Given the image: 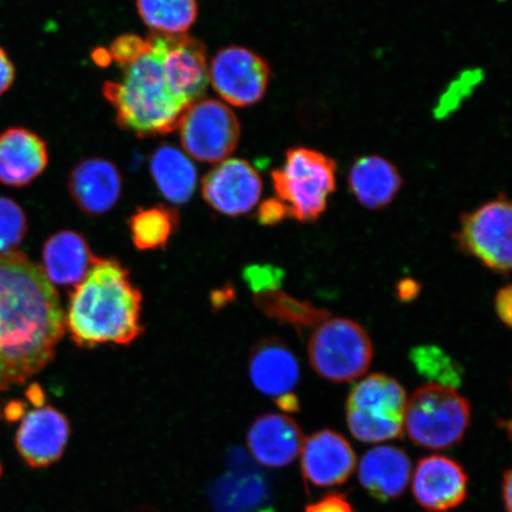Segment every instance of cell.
<instances>
[{"label": "cell", "mask_w": 512, "mask_h": 512, "mask_svg": "<svg viewBox=\"0 0 512 512\" xmlns=\"http://www.w3.org/2000/svg\"><path fill=\"white\" fill-rule=\"evenodd\" d=\"M147 37L158 51L171 93L189 107L201 100L209 85L206 46L197 38L185 34L152 32Z\"/></svg>", "instance_id": "cell-11"}, {"label": "cell", "mask_w": 512, "mask_h": 512, "mask_svg": "<svg viewBox=\"0 0 512 512\" xmlns=\"http://www.w3.org/2000/svg\"><path fill=\"white\" fill-rule=\"evenodd\" d=\"M262 179L251 163L240 158L223 160L202 181V195L220 214L236 217L249 213L262 194Z\"/></svg>", "instance_id": "cell-12"}, {"label": "cell", "mask_w": 512, "mask_h": 512, "mask_svg": "<svg viewBox=\"0 0 512 512\" xmlns=\"http://www.w3.org/2000/svg\"><path fill=\"white\" fill-rule=\"evenodd\" d=\"M70 433L67 416L59 409L43 406L23 416L16 433V448L32 469H44L63 457Z\"/></svg>", "instance_id": "cell-13"}, {"label": "cell", "mask_w": 512, "mask_h": 512, "mask_svg": "<svg viewBox=\"0 0 512 512\" xmlns=\"http://www.w3.org/2000/svg\"><path fill=\"white\" fill-rule=\"evenodd\" d=\"M121 68V80L104 85L105 99L117 113L118 125L140 138L176 131L189 106L171 93L155 47Z\"/></svg>", "instance_id": "cell-3"}, {"label": "cell", "mask_w": 512, "mask_h": 512, "mask_svg": "<svg viewBox=\"0 0 512 512\" xmlns=\"http://www.w3.org/2000/svg\"><path fill=\"white\" fill-rule=\"evenodd\" d=\"M305 512H355L354 508L342 494H331L309 505Z\"/></svg>", "instance_id": "cell-34"}, {"label": "cell", "mask_w": 512, "mask_h": 512, "mask_svg": "<svg viewBox=\"0 0 512 512\" xmlns=\"http://www.w3.org/2000/svg\"><path fill=\"white\" fill-rule=\"evenodd\" d=\"M467 485L469 477L456 460L431 456L421 459L416 466L412 490L422 508L430 512H445L465 501Z\"/></svg>", "instance_id": "cell-14"}, {"label": "cell", "mask_w": 512, "mask_h": 512, "mask_svg": "<svg viewBox=\"0 0 512 512\" xmlns=\"http://www.w3.org/2000/svg\"><path fill=\"white\" fill-rule=\"evenodd\" d=\"M25 414H27V405H25L23 401H11L4 408L5 419L9 422H15L19 419H23Z\"/></svg>", "instance_id": "cell-38"}, {"label": "cell", "mask_w": 512, "mask_h": 512, "mask_svg": "<svg viewBox=\"0 0 512 512\" xmlns=\"http://www.w3.org/2000/svg\"><path fill=\"white\" fill-rule=\"evenodd\" d=\"M68 190L83 213L100 216L118 203L123 191V177L110 160L88 158L70 172Z\"/></svg>", "instance_id": "cell-16"}, {"label": "cell", "mask_w": 512, "mask_h": 512, "mask_svg": "<svg viewBox=\"0 0 512 512\" xmlns=\"http://www.w3.org/2000/svg\"><path fill=\"white\" fill-rule=\"evenodd\" d=\"M93 60L100 67H107L112 61L110 54H108V50L105 49L94 50Z\"/></svg>", "instance_id": "cell-42"}, {"label": "cell", "mask_w": 512, "mask_h": 512, "mask_svg": "<svg viewBox=\"0 0 512 512\" xmlns=\"http://www.w3.org/2000/svg\"><path fill=\"white\" fill-rule=\"evenodd\" d=\"M25 395H27L29 401L36 408L43 407L44 401H46V396H44L43 389L38 386L37 383L31 384Z\"/></svg>", "instance_id": "cell-41"}, {"label": "cell", "mask_w": 512, "mask_h": 512, "mask_svg": "<svg viewBox=\"0 0 512 512\" xmlns=\"http://www.w3.org/2000/svg\"><path fill=\"white\" fill-rule=\"evenodd\" d=\"M95 255L83 236L62 230L44 243L43 272L51 284L79 285L91 270Z\"/></svg>", "instance_id": "cell-23"}, {"label": "cell", "mask_w": 512, "mask_h": 512, "mask_svg": "<svg viewBox=\"0 0 512 512\" xmlns=\"http://www.w3.org/2000/svg\"><path fill=\"white\" fill-rule=\"evenodd\" d=\"M471 421V405L457 389L428 383L407 399L408 438L428 450H446L463 440Z\"/></svg>", "instance_id": "cell-5"}, {"label": "cell", "mask_w": 512, "mask_h": 512, "mask_svg": "<svg viewBox=\"0 0 512 512\" xmlns=\"http://www.w3.org/2000/svg\"><path fill=\"white\" fill-rule=\"evenodd\" d=\"M16 70L6 51L0 47V96L9 91L14 85Z\"/></svg>", "instance_id": "cell-36"}, {"label": "cell", "mask_w": 512, "mask_h": 512, "mask_svg": "<svg viewBox=\"0 0 512 512\" xmlns=\"http://www.w3.org/2000/svg\"><path fill=\"white\" fill-rule=\"evenodd\" d=\"M53 284L27 255H0V392L22 386L53 361L64 335Z\"/></svg>", "instance_id": "cell-1"}, {"label": "cell", "mask_w": 512, "mask_h": 512, "mask_svg": "<svg viewBox=\"0 0 512 512\" xmlns=\"http://www.w3.org/2000/svg\"><path fill=\"white\" fill-rule=\"evenodd\" d=\"M271 177L288 217L310 223L328 209L329 198L337 188V164L323 152L297 146L287 150L284 164L272 171Z\"/></svg>", "instance_id": "cell-4"}, {"label": "cell", "mask_w": 512, "mask_h": 512, "mask_svg": "<svg viewBox=\"0 0 512 512\" xmlns=\"http://www.w3.org/2000/svg\"><path fill=\"white\" fill-rule=\"evenodd\" d=\"M479 76L475 72L464 74L460 80L454 82L450 91H448L443 101L440 102L437 113L446 115V113L454 110L458 106L460 100L464 99V95L469 94L471 88L476 85Z\"/></svg>", "instance_id": "cell-32"}, {"label": "cell", "mask_w": 512, "mask_h": 512, "mask_svg": "<svg viewBox=\"0 0 512 512\" xmlns=\"http://www.w3.org/2000/svg\"><path fill=\"white\" fill-rule=\"evenodd\" d=\"M288 217L287 209L283 202H280L277 197L268 198L261 204L256 219L262 226H274Z\"/></svg>", "instance_id": "cell-33"}, {"label": "cell", "mask_w": 512, "mask_h": 512, "mask_svg": "<svg viewBox=\"0 0 512 512\" xmlns=\"http://www.w3.org/2000/svg\"><path fill=\"white\" fill-rule=\"evenodd\" d=\"M503 502H504V508L505 512H511L512 511V473L510 470H507L504 472L503 475Z\"/></svg>", "instance_id": "cell-40"}, {"label": "cell", "mask_w": 512, "mask_h": 512, "mask_svg": "<svg viewBox=\"0 0 512 512\" xmlns=\"http://www.w3.org/2000/svg\"><path fill=\"white\" fill-rule=\"evenodd\" d=\"M27 216L19 204L0 197V255L17 252L28 233Z\"/></svg>", "instance_id": "cell-29"}, {"label": "cell", "mask_w": 512, "mask_h": 512, "mask_svg": "<svg viewBox=\"0 0 512 512\" xmlns=\"http://www.w3.org/2000/svg\"><path fill=\"white\" fill-rule=\"evenodd\" d=\"M406 390L394 377L371 374L352 388L345 411L352 435L362 443L377 444L402 437Z\"/></svg>", "instance_id": "cell-6"}, {"label": "cell", "mask_w": 512, "mask_h": 512, "mask_svg": "<svg viewBox=\"0 0 512 512\" xmlns=\"http://www.w3.org/2000/svg\"><path fill=\"white\" fill-rule=\"evenodd\" d=\"M495 311L498 318L502 320V323L510 328L512 322L511 285L505 286L497 292L495 297Z\"/></svg>", "instance_id": "cell-35"}, {"label": "cell", "mask_w": 512, "mask_h": 512, "mask_svg": "<svg viewBox=\"0 0 512 512\" xmlns=\"http://www.w3.org/2000/svg\"><path fill=\"white\" fill-rule=\"evenodd\" d=\"M150 166L153 181L166 200L175 204L191 200L197 187V170L182 151L170 145L159 146Z\"/></svg>", "instance_id": "cell-24"}, {"label": "cell", "mask_w": 512, "mask_h": 512, "mask_svg": "<svg viewBox=\"0 0 512 512\" xmlns=\"http://www.w3.org/2000/svg\"><path fill=\"white\" fill-rule=\"evenodd\" d=\"M183 149L201 163L219 164L239 146L241 125L238 117L223 102L198 100L183 115L179 124Z\"/></svg>", "instance_id": "cell-9"}, {"label": "cell", "mask_w": 512, "mask_h": 512, "mask_svg": "<svg viewBox=\"0 0 512 512\" xmlns=\"http://www.w3.org/2000/svg\"><path fill=\"white\" fill-rule=\"evenodd\" d=\"M47 143L35 132L11 127L0 133V182L27 187L48 168Z\"/></svg>", "instance_id": "cell-18"}, {"label": "cell", "mask_w": 512, "mask_h": 512, "mask_svg": "<svg viewBox=\"0 0 512 512\" xmlns=\"http://www.w3.org/2000/svg\"><path fill=\"white\" fill-rule=\"evenodd\" d=\"M0 416H2V414H0Z\"/></svg>", "instance_id": "cell-44"}, {"label": "cell", "mask_w": 512, "mask_h": 512, "mask_svg": "<svg viewBox=\"0 0 512 512\" xmlns=\"http://www.w3.org/2000/svg\"><path fill=\"white\" fill-rule=\"evenodd\" d=\"M396 294H398L401 302H411L420 291V285L412 279H405L400 281L398 287H396Z\"/></svg>", "instance_id": "cell-37"}, {"label": "cell", "mask_w": 512, "mask_h": 512, "mask_svg": "<svg viewBox=\"0 0 512 512\" xmlns=\"http://www.w3.org/2000/svg\"><path fill=\"white\" fill-rule=\"evenodd\" d=\"M142 303L130 271L117 259L95 256L91 270L70 297L64 325L82 349L128 345L144 332Z\"/></svg>", "instance_id": "cell-2"}, {"label": "cell", "mask_w": 512, "mask_h": 512, "mask_svg": "<svg viewBox=\"0 0 512 512\" xmlns=\"http://www.w3.org/2000/svg\"><path fill=\"white\" fill-rule=\"evenodd\" d=\"M151 49L152 44L149 37L125 34L114 38L110 49H108V54L112 61L123 67L142 59L143 56L150 53Z\"/></svg>", "instance_id": "cell-30"}, {"label": "cell", "mask_w": 512, "mask_h": 512, "mask_svg": "<svg viewBox=\"0 0 512 512\" xmlns=\"http://www.w3.org/2000/svg\"><path fill=\"white\" fill-rule=\"evenodd\" d=\"M137 10L147 27L163 35L185 34L198 16L197 0H137Z\"/></svg>", "instance_id": "cell-27"}, {"label": "cell", "mask_w": 512, "mask_h": 512, "mask_svg": "<svg viewBox=\"0 0 512 512\" xmlns=\"http://www.w3.org/2000/svg\"><path fill=\"white\" fill-rule=\"evenodd\" d=\"M313 370L326 381L348 383L367 373L374 358L366 329L349 318H328L320 323L307 345Z\"/></svg>", "instance_id": "cell-7"}, {"label": "cell", "mask_w": 512, "mask_h": 512, "mask_svg": "<svg viewBox=\"0 0 512 512\" xmlns=\"http://www.w3.org/2000/svg\"><path fill=\"white\" fill-rule=\"evenodd\" d=\"M411 477L412 464L406 452L388 445L371 448L358 469L363 488L382 502L400 497Z\"/></svg>", "instance_id": "cell-21"}, {"label": "cell", "mask_w": 512, "mask_h": 512, "mask_svg": "<svg viewBox=\"0 0 512 512\" xmlns=\"http://www.w3.org/2000/svg\"><path fill=\"white\" fill-rule=\"evenodd\" d=\"M215 512H273L266 479L245 462L230 467L210 488Z\"/></svg>", "instance_id": "cell-20"}, {"label": "cell", "mask_w": 512, "mask_h": 512, "mask_svg": "<svg viewBox=\"0 0 512 512\" xmlns=\"http://www.w3.org/2000/svg\"><path fill=\"white\" fill-rule=\"evenodd\" d=\"M248 371L254 387L275 399L292 393L300 380L296 355L277 337L261 339L254 345L249 355Z\"/></svg>", "instance_id": "cell-19"}, {"label": "cell", "mask_w": 512, "mask_h": 512, "mask_svg": "<svg viewBox=\"0 0 512 512\" xmlns=\"http://www.w3.org/2000/svg\"><path fill=\"white\" fill-rule=\"evenodd\" d=\"M275 402H277V406L281 409V411L285 412H298L300 405L299 400L294 393H288L285 395L279 396V398L275 399Z\"/></svg>", "instance_id": "cell-39"}, {"label": "cell", "mask_w": 512, "mask_h": 512, "mask_svg": "<svg viewBox=\"0 0 512 512\" xmlns=\"http://www.w3.org/2000/svg\"><path fill=\"white\" fill-rule=\"evenodd\" d=\"M272 79L270 64L254 50L223 48L211 60L209 81L221 98L235 107H249L265 98Z\"/></svg>", "instance_id": "cell-10"}, {"label": "cell", "mask_w": 512, "mask_h": 512, "mask_svg": "<svg viewBox=\"0 0 512 512\" xmlns=\"http://www.w3.org/2000/svg\"><path fill=\"white\" fill-rule=\"evenodd\" d=\"M254 304L275 322L291 325L298 332L317 328L330 318V312L281 291L256 294Z\"/></svg>", "instance_id": "cell-26"}, {"label": "cell", "mask_w": 512, "mask_h": 512, "mask_svg": "<svg viewBox=\"0 0 512 512\" xmlns=\"http://www.w3.org/2000/svg\"><path fill=\"white\" fill-rule=\"evenodd\" d=\"M285 278L284 270L272 265H253L248 266L243 271V279L246 284L256 294L278 291L283 285Z\"/></svg>", "instance_id": "cell-31"}, {"label": "cell", "mask_w": 512, "mask_h": 512, "mask_svg": "<svg viewBox=\"0 0 512 512\" xmlns=\"http://www.w3.org/2000/svg\"><path fill=\"white\" fill-rule=\"evenodd\" d=\"M454 240L463 253L473 256L490 271L509 275L512 265V208L507 196L460 217Z\"/></svg>", "instance_id": "cell-8"}, {"label": "cell", "mask_w": 512, "mask_h": 512, "mask_svg": "<svg viewBox=\"0 0 512 512\" xmlns=\"http://www.w3.org/2000/svg\"><path fill=\"white\" fill-rule=\"evenodd\" d=\"M0 475H2V466H0Z\"/></svg>", "instance_id": "cell-43"}, {"label": "cell", "mask_w": 512, "mask_h": 512, "mask_svg": "<svg viewBox=\"0 0 512 512\" xmlns=\"http://www.w3.org/2000/svg\"><path fill=\"white\" fill-rule=\"evenodd\" d=\"M302 428L290 416L268 413L255 419L247 434L249 452L261 465L281 469L302 451Z\"/></svg>", "instance_id": "cell-17"}, {"label": "cell", "mask_w": 512, "mask_h": 512, "mask_svg": "<svg viewBox=\"0 0 512 512\" xmlns=\"http://www.w3.org/2000/svg\"><path fill=\"white\" fill-rule=\"evenodd\" d=\"M179 221L181 217L175 208L157 204L137 209L127 224L134 247L140 252H147L165 249L171 236L177 232Z\"/></svg>", "instance_id": "cell-25"}, {"label": "cell", "mask_w": 512, "mask_h": 512, "mask_svg": "<svg viewBox=\"0 0 512 512\" xmlns=\"http://www.w3.org/2000/svg\"><path fill=\"white\" fill-rule=\"evenodd\" d=\"M302 471L306 483L329 488L347 482L356 469V453L343 435L322 430L304 439Z\"/></svg>", "instance_id": "cell-15"}, {"label": "cell", "mask_w": 512, "mask_h": 512, "mask_svg": "<svg viewBox=\"0 0 512 512\" xmlns=\"http://www.w3.org/2000/svg\"><path fill=\"white\" fill-rule=\"evenodd\" d=\"M348 184L351 194L363 208L382 210L399 195L403 179L390 160L368 155L357 158L351 165Z\"/></svg>", "instance_id": "cell-22"}, {"label": "cell", "mask_w": 512, "mask_h": 512, "mask_svg": "<svg viewBox=\"0 0 512 512\" xmlns=\"http://www.w3.org/2000/svg\"><path fill=\"white\" fill-rule=\"evenodd\" d=\"M409 360L416 371L431 383L452 389L462 386V366L435 345H420L412 349L409 352Z\"/></svg>", "instance_id": "cell-28"}]
</instances>
